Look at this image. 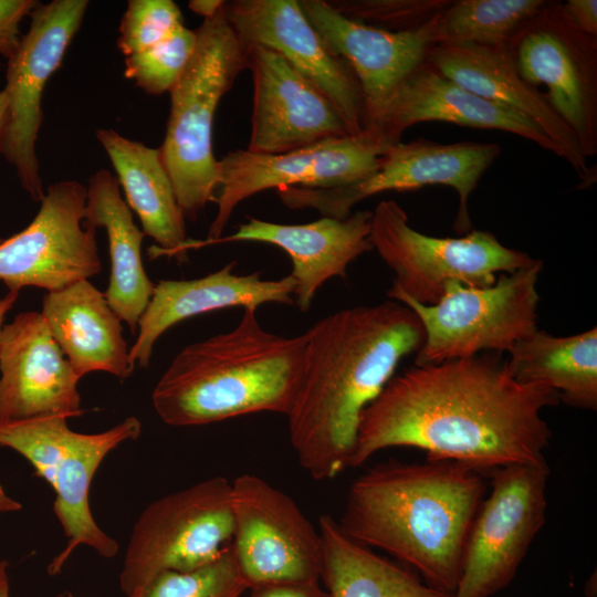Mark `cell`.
<instances>
[{"mask_svg":"<svg viewBox=\"0 0 597 597\" xmlns=\"http://www.w3.org/2000/svg\"><path fill=\"white\" fill-rule=\"evenodd\" d=\"M96 138L116 171L127 206L140 220L144 234L157 243L150 249L151 254L177 255L187 241L185 216L159 148L126 138L112 128L97 129Z\"/></svg>","mask_w":597,"mask_h":597,"instance_id":"obj_27","label":"cell"},{"mask_svg":"<svg viewBox=\"0 0 597 597\" xmlns=\"http://www.w3.org/2000/svg\"><path fill=\"white\" fill-rule=\"evenodd\" d=\"M472 523L452 597H491L514 578L546 522V460L500 467Z\"/></svg>","mask_w":597,"mask_h":597,"instance_id":"obj_11","label":"cell"},{"mask_svg":"<svg viewBox=\"0 0 597 597\" xmlns=\"http://www.w3.org/2000/svg\"><path fill=\"white\" fill-rule=\"evenodd\" d=\"M371 212L370 244L395 274L387 294H402L423 305L439 302L449 283L489 286L498 273L537 260L505 247L489 231L471 230L457 238L421 233L394 200L380 201Z\"/></svg>","mask_w":597,"mask_h":597,"instance_id":"obj_8","label":"cell"},{"mask_svg":"<svg viewBox=\"0 0 597 597\" xmlns=\"http://www.w3.org/2000/svg\"><path fill=\"white\" fill-rule=\"evenodd\" d=\"M500 151L495 143L440 144L425 138L400 142L381 157L374 172L355 184L336 188L283 187L276 193L290 209H314L322 217L345 219L355 205L377 193L447 186L458 193L453 228L463 235L472 230L469 198Z\"/></svg>","mask_w":597,"mask_h":597,"instance_id":"obj_10","label":"cell"},{"mask_svg":"<svg viewBox=\"0 0 597 597\" xmlns=\"http://www.w3.org/2000/svg\"><path fill=\"white\" fill-rule=\"evenodd\" d=\"M224 2L222 0H191L188 7L206 20L214 17L222 9Z\"/></svg>","mask_w":597,"mask_h":597,"instance_id":"obj_38","label":"cell"},{"mask_svg":"<svg viewBox=\"0 0 597 597\" xmlns=\"http://www.w3.org/2000/svg\"><path fill=\"white\" fill-rule=\"evenodd\" d=\"M542 269L543 262L536 260L482 287L452 282L432 305L398 293L387 294L411 308L421 322L425 338L415 366L468 358L481 350L509 352L536 331V284Z\"/></svg>","mask_w":597,"mask_h":597,"instance_id":"obj_7","label":"cell"},{"mask_svg":"<svg viewBox=\"0 0 597 597\" xmlns=\"http://www.w3.org/2000/svg\"><path fill=\"white\" fill-rule=\"evenodd\" d=\"M394 146L366 129L279 155L237 149L218 160L219 195L209 240L222 237L234 209L245 199L271 188H336L363 180Z\"/></svg>","mask_w":597,"mask_h":597,"instance_id":"obj_12","label":"cell"},{"mask_svg":"<svg viewBox=\"0 0 597 597\" xmlns=\"http://www.w3.org/2000/svg\"><path fill=\"white\" fill-rule=\"evenodd\" d=\"M88 1L53 0L31 12V23L8 60L4 93L9 122L2 155L33 201L44 196L35 144L42 125V95L83 22Z\"/></svg>","mask_w":597,"mask_h":597,"instance_id":"obj_15","label":"cell"},{"mask_svg":"<svg viewBox=\"0 0 597 597\" xmlns=\"http://www.w3.org/2000/svg\"><path fill=\"white\" fill-rule=\"evenodd\" d=\"M86 189L85 222L94 229L103 228L108 240L111 273L104 293L112 310L134 335L155 290L142 260L145 234L134 222L117 179L108 170L100 169L92 175Z\"/></svg>","mask_w":597,"mask_h":597,"instance_id":"obj_26","label":"cell"},{"mask_svg":"<svg viewBox=\"0 0 597 597\" xmlns=\"http://www.w3.org/2000/svg\"><path fill=\"white\" fill-rule=\"evenodd\" d=\"M196 43V30L182 24L155 45L126 56L124 74L147 94L169 93L187 67Z\"/></svg>","mask_w":597,"mask_h":597,"instance_id":"obj_32","label":"cell"},{"mask_svg":"<svg viewBox=\"0 0 597 597\" xmlns=\"http://www.w3.org/2000/svg\"><path fill=\"white\" fill-rule=\"evenodd\" d=\"M87 189L76 180L52 184L33 220L0 243V281L9 291L55 292L102 270L96 229L85 222Z\"/></svg>","mask_w":597,"mask_h":597,"instance_id":"obj_16","label":"cell"},{"mask_svg":"<svg viewBox=\"0 0 597 597\" xmlns=\"http://www.w3.org/2000/svg\"><path fill=\"white\" fill-rule=\"evenodd\" d=\"M81 378L41 312L19 313L0 336V421L83 413Z\"/></svg>","mask_w":597,"mask_h":597,"instance_id":"obj_19","label":"cell"},{"mask_svg":"<svg viewBox=\"0 0 597 597\" xmlns=\"http://www.w3.org/2000/svg\"><path fill=\"white\" fill-rule=\"evenodd\" d=\"M9 563L0 561V597H10V584L8 576Z\"/></svg>","mask_w":597,"mask_h":597,"instance_id":"obj_42","label":"cell"},{"mask_svg":"<svg viewBox=\"0 0 597 597\" xmlns=\"http://www.w3.org/2000/svg\"><path fill=\"white\" fill-rule=\"evenodd\" d=\"M304 347V334L269 332L256 308H244L232 329L192 343L175 356L153 390V406L175 427L264 411L286 416L301 379Z\"/></svg>","mask_w":597,"mask_h":597,"instance_id":"obj_4","label":"cell"},{"mask_svg":"<svg viewBox=\"0 0 597 597\" xmlns=\"http://www.w3.org/2000/svg\"><path fill=\"white\" fill-rule=\"evenodd\" d=\"M245 46L253 82L247 150L279 155L350 135L333 103L277 52Z\"/></svg>","mask_w":597,"mask_h":597,"instance_id":"obj_18","label":"cell"},{"mask_svg":"<svg viewBox=\"0 0 597 597\" xmlns=\"http://www.w3.org/2000/svg\"><path fill=\"white\" fill-rule=\"evenodd\" d=\"M428 62L446 77L468 91L505 106L535 123L553 142L583 181H593L580 144L569 126L552 107L545 93L522 78L507 45L436 44Z\"/></svg>","mask_w":597,"mask_h":597,"instance_id":"obj_23","label":"cell"},{"mask_svg":"<svg viewBox=\"0 0 597 597\" xmlns=\"http://www.w3.org/2000/svg\"><path fill=\"white\" fill-rule=\"evenodd\" d=\"M248 597H331L320 582H274L250 588Z\"/></svg>","mask_w":597,"mask_h":597,"instance_id":"obj_36","label":"cell"},{"mask_svg":"<svg viewBox=\"0 0 597 597\" xmlns=\"http://www.w3.org/2000/svg\"><path fill=\"white\" fill-rule=\"evenodd\" d=\"M423 122L506 132L556 155L555 145L535 123L468 91L436 70L428 59L397 86L367 129L396 145L406 129Z\"/></svg>","mask_w":597,"mask_h":597,"instance_id":"obj_22","label":"cell"},{"mask_svg":"<svg viewBox=\"0 0 597 597\" xmlns=\"http://www.w3.org/2000/svg\"><path fill=\"white\" fill-rule=\"evenodd\" d=\"M22 509V504L7 494L3 486L0 484V513L18 512Z\"/></svg>","mask_w":597,"mask_h":597,"instance_id":"obj_41","label":"cell"},{"mask_svg":"<svg viewBox=\"0 0 597 597\" xmlns=\"http://www.w3.org/2000/svg\"><path fill=\"white\" fill-rule=\"evenodd\" d=\"M318 531L323 543L321 580L331 597L453 596L353 541L328 514L320 517Z\"/></svg>","mask_w":597,"mask_h":597,"instance_id":"obj_29","label":"cell"},{"mask_svg":"<svg viewBox=\"0 0 597 597\" xmlns=\"http://www.w3.org/2000/svg\"><path fill=\"white\" fill-rule=\"evenodd\" d=\"M343 15L367 25L402 32L422 27L451 0H327Z\"/></svg>","mask_w":597,"mask_h":597,"instance_id":"obj_33","label":"cell"},{"mask_svg":"<svg viewBox=\"0 0 597 597\" xmlns=\"http://www.w3.org/2000/svg\"><path fill=\"white\" fill-rule=\"evenodd\" d=\"M545 3V0H451L436 19L437 44L507 45Z\"/></svg>","mask_w":597,"mask_h":597,"instance_id":"obj_30","label":"cell"},{"mask_svg":"<svg viewBox=\"0 0 597 597\" xmlns=\"http://www.w3.org/2000/svg\"><path fill=\"white\" fill-rule=\"evenodd\" d=\"M301 379L289 412V434L302 468L314 480L349 469L359 420L417 353L425 333L405 304L389 300L332 313L305 333Z\"/></svg>","mask_w":597,"mask_h":597,"instance_id":"obj_2","label":"cell"},{"mask_svg":"<svg viewBox=\"0 0 597 597\" xmlns=\"http://www.w3.org/2000/svg\"><path fill=\"white\" fill-rule=\"evenodd\" d=\"M524 81L546 96L576 135L585 157L597 154V38L575 28L561 1L542 10L509 42Z\"/></svg>","mask_w":597,"mask_h":597,"instance_id":"obj_14","label":"cell"},{"mask_svg":"<svg viewBox=\"0 0 597 597\" xmlns=\"http://www.w3.org/2000/svg\"><path fill=\"white\" fill-rule=\"evenodd\" d=\"M232 548L240 574L251 587L274 582H320V531L291 496L254 474L231 482Z\"/></svg>","mask_w":597,"mask_h":597,"instance_id":"obj_13","label":"cell"},{"mask_svg":"<svg viewBox=\"0 0 597 597\" xmlns=\"http://www.w3.org/2000/svg\"><path fill=\"white\" fill-rule=\"evenodd\" d=\"M562 9L569 22L579 31L597 38V1L567 0Z\"/></svg>","mask_w":597,"mask_h":597,"instance_id":"obj_37","label":"cell"},{"mask_svg":"<svg viewBox=\"0 0 597 597\" xmlns=\"http://www.w3.org/2000/svg\"><path fill=\"white\" fill-rule=\"evenodd\" d=\"M231 482L212 476L150 503L136 521L119 575L129 596L165 572L216 559L232 543Z\"/></svg>","mask_w":597,"mask_h":597,"instance_id":"obj_9","label":"cell"},{"mask_svg":"<svg viewBox=\"0 0 597 597\" xmlns=\"http://www.w3.org/2000/svg\"><path fill=\"white\" fill-rule=\"evenodd\" d=\"M237 262L192 280H161L138 322L137 337L129 348L134 366L149 365L158 338L189 317L228 307L256 308L265 303L293 304L295 282L289 274L279 280L261 279L260 272L234 274Z\"/></svg>","mask_w":597,"mask_h":597,"instance_id":"obj_24","label":"cell"},{"mask_svg":"<svg viewBox=\"0 0 597 597\" xmlns=\"http://www.w3.org/2000/svg\"><path fill=\"white\" fill-rule=\"evenodd\" d=\"M484 476L449 460L383 462L350 484L337 524L353 541L396 556L428 585L453 595L486 492Z\"/></svg>","mask_w":597,"mask_h":597,"instance_id":"obj_3","label":"cell"},{"mask_svg":"<svg viewBox=\"0 0 597 597\" xmlns=\"http://www.w3.org/2000/svg\"><path fill=\"white\" fill-rule=\"evenodd\" d=\"M184 24L181 11L171 0H130L121 20L117 45L126 56L144 51Z\"/></svg>","mask_w":597,"mask_h":597,"instance_id":"obj_34","label":"cell"},{"mask_svg":"<svg viewBox=\"0 0 597 597\" xmlns=\"http://www.w3.org/2000/svg\"><path fill=\"white\" fill-rule=\"evenodd\" d=\"M507 371L519 383L553 389L567 406L597 408V328L569 336L536 329L509 352Z\"/></svg>","mask_w":597,"mask_h":597,"instance_id":"obj_28","label":"cell"},{"mask_svg":"<svg viewBox=\"0 0 597 597\" xmlns=\"http://www.w3.org/2000/svg\"><path fill=\"white\" fill-rule=\"evenodd\" d=\"M35 0H0V55L9 60L17 51L20 23L38 6Z\"/></svg>","mask_w":597,"mask_h":597,"instance_id":"obj_35","label":"cell"},{"mask_svg":"<svg viewBox=\"0 0 597 597\" xmlns=\"http://www.w3.org/2000/svg\"><path fill=\"white\" fill-rule=\"evenodd\" d=\"M41 314L80 378L92 371H105L119 379L133 374L135 366L123 336L122 320L105 293L88 280L48 292Z\"/></svg>","mask_w":597,"mask_h":597,"instance_id":"obj_25","label":"cell"},{"mask_svg":"<svg viewBox=\"0 0 597 597\" xmlns=\"http://www.w3.org/2000/svg\"><path fill=\"white\" fill-rule=\"evenodd\" d=\"M9 122L8 97L4 91H0V154L2 153L7 127Z\"/></svg>","mask_w":597,"mask_h":597,"instance_id":"obj_39","label":"cell"},{"mask_svg":"<svg viewBox=\"0 0 597 597\" xmlns=\"http://www.w3.org/2000/svg\"><path fill=\"white\" fill-rule=\"evenodd\" d=\"M314 29L335 55L353 69L363 91L367 127L397 86L437 44L436 18L422 27L390 32L352 20L327 0H298Z\"/></svg>","mask_w":597,"mask_h":597,"instance_id":"obj_20","label":"cell"},{"mask_svg":"<svg viewBox=\"0 0 597 597\" xmlns=\"http://www.w3.org/2000/svg\"><path fill=\"white\" fill-rule=\"evenodd\" d=\"M371 216L369 210H357L345 219L322 217L302 224L275 223L250 217L229 235L213 240H187L177 254L205 245L240 241L275 245L292 261L293 300L300 311L306 312L325 282L335 276L345 277L347 266L373 250L369 240Z\"/></svg>","mask_w":597,"mask_h":597,"instance_id":"obj_21","label":"cell"},{"mask_svg":"<svg viewBox=\"0 0 597 597\" xmlns=\"http://www.w3.org/2000/svg\"><path fill=\"white\" fill-rule=\"evenodd\" d=\"M140 432L142 422L134 416L97 433L73 431L67 418L60 416L0 421V447L27 459L55 492L54 513L67 543L49 565L50 574L59 573L80 545L105 558L117 554V542L93 517L90 488L106 455L121 443L136 440Z\"/></svg>","mask_w":597,"mask_h":597,"instance_id":"obj_6","label":"cell"},{"mask_svg":"<svg viewBox=\"0 0 597 597\" xmlns=\"http://www.w3.org/2000/svg\"><path fill=\"white\" fill-rule=\"evenodd\" d=\"M248 589L232 543L210 563L187 572H165L127 597H240Z\"/></svg>","mask_w":597,"mask_h":597,"instance_id":"obj_31","label":"cell"},{"mask_svg":"<svg viewBox=\"0 0 597 597\" xmlns=\"http://www.w3.org/2000/svg\"><path fill=\"white\" fill-rule=\"evenodd\" d=\"M18 296H19L18 291H9L3 297L0 298V336H1V331L3 328V322L6 318V315L13 307L14 303L18 300Z\"/></svg>","mask_w":597,"mask_h":597,"instance_id":"obj_40","label":"cell"},{"mask_svg":"<svg viewBox=\"0 0 597 597\" xmlns=\"http://www.w3.org/2000/svg\"><path fill=\"white\" fill-rule=\"evenodd\" d=\"M558 402L547 386L516 381L495 355L413 366L394 375L363 411L349 469L391 447L484 474L537 463L552 439L542 412Z\"/></svg>","mask_w":597,"mask_h":597,"instance_id":"obj_1","label":"cell"},{"mask_svg":"<svg viewBox=\"0 0 597 597\" xmlns=\"http://www.w3.org/2000/svg\"><path fill=\"white\" fill-rule=\"evenodd\" d=\"M196 33L195 52L169 92L170 112L159 147L179 207L191 220L214 200L218 189V160L212 149L217 107L239 74L248 70L247 46L229 23L224 6L203 20Z\"/></svg>","mask_w":597,"mask_h":597,"instance_id":"obj_5","label":"cell"},{"mask_svg":"<svg viewBox=\"0 0 597 597\" xmlns=\"http://www.w3.org/2000/svg\"><path fill=\"white\" fill-rule=\"evenodd\" d=\"M226 17L244 45L277 52L336 107L350 135L367 129L360 84L342 57L327 48L297 0L226 1Z\"/></svg>","mask_w":597,"mask_h":597,"instance_id":"obj_17","label":"cell"},{"mask_svg":"<svg viewBox=\"0 0 597 597\" xmlns=\"http://www.w3.org/2000/svg\"><path fill=\"white\" fill-rule=\"evenodd\" d=\"M2 242V239L0 238V243Z\"/></svg>","mask_w":597,"mask_h":597,"instance_id":"obj_43","label":"cell"}]
</instances>
